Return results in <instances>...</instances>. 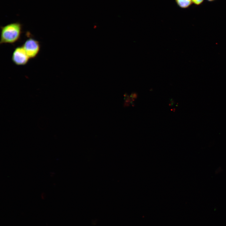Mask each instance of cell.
<instances>
[{
  "label": "cell",
  "instance_id": "6da1fadb",
  "mask_svg": "<svg viewBox=\"0 0 226 226\" xmlns=\"http://www.w3.org/2000/svg\"><path fill=\"white\" fill-rule=\"evenodd\" d=\"M1 28L0 44H12L20 39L22 32V25L20 23H11Z\"/></svg>",
  "mask_w": 226,
  "mask_h": 226
},
{
  "label": "cell",
  "instance_id": "7a4b0ae2",
  "mask_svg": "<svg viewBox=\"0 0 226 226\" xmlns=\"http://www.w3.org/2000/svg\"><path fill=\"white\" fill-rule=\"evenodd\" d=\"M30 59L35 58L40 49L39 42L33 38L27 39L22 46Z\"/></svg>",
  "mask_w": 226,
  "mask_h": 226
},
{
  "label": "cell",
  "instance_id": "8992f818",
  "mask_svg": "<svg viewBox=\"0 0 226 226\" xmlns=\"http://www.w3.org/2000/svg\"><path fill=\"white\" fill-rule=\"evenodd\" d=\"M207 0L209 2H212L214 1H215V0Z\"/></svg>",
  "mask_w": 226,
  "mask_h": 226
},
{
  "label": "cell",
  "instance_id": "5b68a950",
  "mask_svg": "<svg viewBox=\"0 0 226 226\" xmlns=\"http://www.w3.org/2000/svg\"><path fill=\"white\" fill-rule=\"evenodd\" d=\"M204 0H191L192 3L196 5H199L202 4Z\"/></svg>",
  "mask_w": 226,
  "mask_h": 226
},
{
  "label": "cell",
  "instance_id": "277c9868",
  "mask_svg": "<svg viewBox=\"0 0 226 226\" xmlns=\"http://www.w3.org/2000/svg\"><path fill=\"white\" fill-rule=\"evenodd\" d=\"M178 6L182 8H186L190 7L192 4L191 0H175Z\"/></svg>",
  "mask_w": 226,
  "mask_h": 226
},
{
  "label": "cell",
  "instance_id": "3957f363",
  "mask_svg": "<svg viewBox=\"0 0 226 226\" xmlns=\"http://www.w3.org/2000/svg\"><path fill=\"white\" fill-rule=\"evenodd\" d=\"M12 60L17 65H26L30 59L22 46L16 47L13 51L12 56Z\"/></svg>",
  "mask_w": 226,
  "mask_h": 226
}]
</instances>
